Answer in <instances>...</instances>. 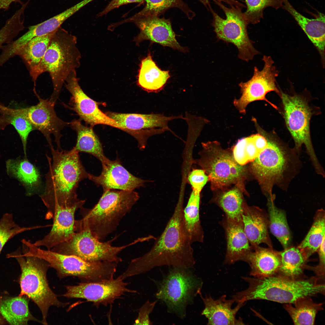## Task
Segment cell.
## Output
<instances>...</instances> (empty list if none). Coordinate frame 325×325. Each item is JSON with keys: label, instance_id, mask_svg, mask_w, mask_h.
I'll use <instances>...</instances> for the list:
<instances>
[{"label": "cell", "instance_id": "obj_25", "mask_svg": "<svg viewBox=\"0 0 325 325\" xmlns=\"http://www.w3.org/2000/svg\"><path fill=\"white\" fill-rule=\"evenodd\" d=\"M252 249L244 261L250 267V275L260 278L277 274L281 264L280 252L259 246Z\"/></svg>", "mask_w": 325, "mask_h": 325}, {"label": "cell", "instance_id": "obj_33", "mask_svg": "<svg viewBox=\"0 0 325 325\" xmlns=\"http://www.w3.org/2000/svg\"><path fill=\"white\" fill-rule=\"evenodd\" d=\"M145 5L138 12L127 18L117 22L119 26L131 23L138 18L147 16L159 17L166 11L172 8H177L183 12L190 20L195 16V13L183 0H145Z\"/></svg>", "mask_w": 325, "mask_h": 325}, {"label": "cell", "instance_id": "obj_7", "mask_svg": "<svg viewBox=\"0 0 325 325\" xmlns=\"http://www.w3.org/2000/svg\"><path fill=\"white\" fill-rule=\"evenodd\" d=\"M22 252L19 249L8 255L16 259L21 269V291L19 296H25L31 299L41 312L42 324L47 325V316L51 306L64 307L69 303L60 301L50 288L47 278L50 267L48 263L41 258L29 255L23 251Z\"/></svg>", "mask_w": 325, "mask_h": 325}, {"label": "cell", "instance_id": "obj_30", "mask_svg": "<svg viewBox=\"0 0 325 325\" xmlns=\"http://www.w3.org/2000/svg\"><path fill=\"white\" fill-rule=\"evenodd\" d=\"M170 77L169 71L159 69L152 59L151 54L141 62L137 76V83L149 92H155L162 89Z\"/></svg>", "mask_w": 325, "mask_h": 325}, {"label": "cell", "instance_id": "obj_48", "mask_svg": "<svg viewBox=\"0 0 325 325\" xmlns=\"http://www.w3.org/2000/svg\"><path fill=\"white\" fill-rule=\"evenodd\" d=\"M144 0H111L104 9L97 15V16L99 17L106 15L113 10L118 8L122 5L132 3L141 4L143 3Z\"/></svg>", "mask_w": 325, "mask_h": 325}, {"label": "cell", "instance_id": "obj_5", "mask_svg": "<svg viewBox=\"0 0 325 325\" xmlns=\"http://www.w3.org/2000/svg\"><path fill=\"white\" fill-rule=\"evenodd\" d=\"M133 190L108 189L103 193L98 203L91 209L80 208L81 219L76 221L79 230L89 229L92 235L102 241L114 231L119 222L139 199Z\"/></svg>", "mask_w": 325, "mask_h": 325}, {"label": "cell", "instance_id": "obj_21", "mask_svg": "<svg viewBox=\"0 0 325 325\" xmlns=\"http://www.w3.org/2000/svg\"><path fill=\"white\" fill-rule=\"evenodd\" d=\"M85 203V200H83L73 206L57 207L52 218L53 224L51 231L42 239L36 241L34 244L38 247H45L47 250H50L69 240L75 232V213Z\"/></svg>", "mask_w": 325, "mask_h": 325}, {"label": "cell", "instance_id": "obj_18", "mask_svg": "<svg viewBox=\"0 0 325 325\" xmlns=\"http://www.w3.org/2000/svg\"><path fill=\"white\" fill-rule=\"evenodd\" d=\"M76 71L72 72L66 79L65 85L71 96L69 107L75 111L80 120L94 127L98 124L109 125L121 130V126L113 119L99 108L96 102L87 96L79 83Z\"/></svg>", "mask_w": 325, "mask_h": 325}, {"label": "cell", "instance_id": "obj_47", "mask_svg": "<svg viewBox=\"0 0 325 325\" xmlns=\"http://www.w3.org/2000/svg\"><path fill=\"white\" fill-rule=\"evenodd\" d=\"M325 237L320 245L317 251L318 252L319 262L318 265L314 267L306 265L305 269L313 271L315 277L320 280L324 282L325 278Z\"/></svg>", "mask_w": 325, "mask_h": 325}, {"label": "cell", "instance_id": "obj_37", "mask_svg": "<svg viewBox=\"0 0 325 325\" xmlns=\"http://www.w3.org/2000/svg\"><path fill=\"white\" fill-rule=\"evenodd\" d=\"M280 252L281 264L277 274L296 280L307 277L304 271L308 259L297 247L290 246Z\"/></svg>", "mask_w": 325, "mask_h": 325}, {"label": "cell", "instance_id": "obj_2", "mask_svg": "<svg viewBox=\"0 0 325 325\" xmlns=\"http://www.w3.org/2000/svg\"><path fill=\"white\" fill-rule=\"evenodd\" d=\"M52 158L47 156L49 169L45 175L44 192L40 197L47 211L46 218H52L58 207L73 206L82 200L78 198L77 189L80 182L88 178L79 152L50 148Z\"/></svg>", "mask_w": 325, "mask_h": 325}, {"label": "cell", "instance_id": "obj_41", "mask_svg": "<svg viewBox=\"0 0 325 325\" xmlns=\"http://www.w3.org/2000/svg\"><path fill=\"white\" fill-rule=\"evenodd\" d=\"M0 112L8 117L9 124H12L21 138L25 157H27L26 146L28 136L34 128L27 119L16 109L6 107L0 105Z\"/></svg>", "mask_w": 325, "mask_h": 325}, {"label": "cell", "instance_id": "obj_34", "mask_svg": "<svg viewBox=\"0 0 325 325\" xmlns=\"http://www.w3.org/2000/svg\"><path fill=\"white\" fill-rule=\"evenodd\" d=\"M269 228L271 233L280 242L284 249L290 246L291 233L285 211L275 204V197L267 198Z\"/></svg>", "mask_w": 325, "mask_h": 325}, {"label": "cell", "instance_id": "obj_4", "mask_svg": "<svg viewBox=\"0 0 325 325\" xmlns=\"http://www.w3.org/2000/svg\"><path fill=\"white\" fill-rule=\"evenodd\" d=\"M248 283L245 289L237 292L235 302L264 300L281 303H292L303 297L325 294V283L316 277L293 280L276 274L265 277H243Z\"/></svg>", "mask_w": 325, "mask_h": 325}, {"label": "cell", "instance_id": "obj_43", "mask_svg": "<svg viewBox=\"0 0 325 325\" xmlns=\"http://www.w3.org/2000/svg\"><path fill=\"white\" fill-rule=\"evenodd\" d=\"M247 6L246 11L243 12L245 18L249 24L259 23L263 17L265 9L271 7L277 9L282 7L281 0H245Z\"/></svg>", "mask_w": 325, "mask_h": 325}, {"label": "cell", "instance_id": "obj_16", "mask_svg": "<svg viewBox=\"0 0 325 325\" xmlns=\"http://www.w3.org/2000/svg\"><path fill=\"white\" fill-rule=\"evenodd\" d=\"M128 284L119 275L110 280L81 282L76 286H67L66 292L63 296L68 298L84 299L92 302L96 307L107 306L125 293L137 292L128 288Z\"/></svg>", "mask_w": 325, "mask_h": 325}, {"label": "cell", "instance_id": "obj_26", "mask_svg": "<svg viewBox=\"0 0 325 325\" xmlns=\"http://www.w3.org/2000/svg\"><path fill=\"white\" fill-rule=\"evenodd\" d=\"M282 7L294 18L317 48L324 61L325 45V17L318 12L314 19L308 18L298 12L288 0H281Z\"/></svg>", "mask_w": 325, "mask_h": 325}, {"label": "cell", "instance_id": "obj_9", "mask_svg": "<svg viewBox=\"0 0 325 325\" xmlns=\"http://www.w3.org/2000/svg\"><path fill=\"white\" fill-rule=\"evenodd\" d=\"M202 147L199 158L193 162L208 176L212 190H225L234 184L245 192L247 170L236 161L232 150L224 149L217 141L202 142Z\"/></svg>", "mask_w": 325, "mask_h": 325}, {"label": "cell", "instance_id": "obj_14", "mask_svg": "<svg viewBox=\"0 0 325 325\" xmlns=\"http://www.w3.org/2000/svg\"><path fill=\"white\" fill-rule=\"evenodd\" d=\"M262 60L264 63L262 69L259 70L255 67L252 77L248 81L241 82L239 84L241 95L239 98L234 100L233 104L239 112L243 115L246 114L247 106L257 101H265L275 109H278L265 97L266 94L271 91H274L280 96V91L276 83L278 72L271 56L264 55Z\"/></svg>", "mask_w": 325, "mask_h": 325}, {"label": "cell", "instance_id": "obj_40", "mask_svg": "<svg viewBox=\"0 0 325 325\" xmlns=\"http://www.w3.org/2000/svg\"><path fill=\"white\" fill-rule=\"evenodd\" d=\"M93 0H83L50 19L29 26L26 35L29 39H31L35 37L46 35L54 31L70 17Z\"/></svg>", "mask_w": 325, "mask_h": 325}, {"label": "cell", "instance_id": "obj_44", "mask_svg": "<svg viewBox=\"0 0 325 325\" xmlns=\"http://www.w3.org/2000/svg\"><path fill=\"white\" fill-rule=\"evenodd\" d=\"M42 227H21L14 221L12 214L5 213L0 219V253L6 243L15 235L27 231Z\"/></svg>", "mask_w": 325, "mask_h": 325}, {"label": "cell", "instance_id": "obj_29", "mask_svg": "<svg viewBox=\"0 0 325 325\" xmlns=\"http://www.w3.org/2000/svg\"><path fill=\"white\" fill-rule=\"evenodd\" d=\"M200 193L192 190L183 209L182 224L184 231L192 244L203 241L204 232L200 218Z\"/></svg>", "mask_w": 325, "mask_h": 325}, {"label": "cell", "instance_id": "obj_11", "mask_svg": "<svg viewBox=\"0 0 325 325\" xmlns=\"http://www.w3.org/2000/svg\"><path fill=\"white\" fill-rule=\"evenodd\" d=\"M284 118L287 128L294 140L295 150L299 154L302 146L305 145L316 172L323 169L314 150L310 135V123L312 113L307 101L303 97L290 95L280 91Z\"/></svg>", "mask_w": 325, "mask_h": 325}, {"label": "cell", "instance_id": "obj_17", "mask_svg": "<svg viewBox=\"0 0 325 325\" xmlns=\"http://www.w3.org/2000/svg\"><path fill=\"white\" fill-rule=\"evenodd\" d=\"M35 93L39 100L36 105L16 109L26 117L35 130L42 134L50 148L53 147L51 136L53 135L57 149L61 150L60 140L62 136L61 131L65 127L69 125V122H64L57 116L54 109L55 104L49 99H43L36 92Z\"/></svg>", "mask_w": 325, "mask_h": 325}, {"label": "cell", "instance_id": "obj_20", "mask_svg": "<svg viewBox=\"0 0 325 325\" xmlns=\"http://www.w3.org/2000/svg\"><path fill=\"white\" fill-rule=\"evenodd\" d=\"M101 174L96 176L88 173V178L97 185L101 186L103 190L115 189L133 190L142 187L147 181L134 176L122 165L118 158L109 160L102 165Z\"/></svg>", "mask_w": 325, "mask_h": 325}, {"label": "cell", "instance_id": "obj_35", "mask_svg": "<svg viewBox=\"0 0 325 325\" xmlns=\"http://www.w3.org/2000/svg\"><path fill=\"white\" fill-rule=\"evenodd\" d=\"M284 308L295 325H314L318 312L323 309V303H316L311 297L298 299L292 303L285 304Z\"/></svg>", "mask_w": 325, "mask_h": 325}, {"label": "cell", "instance_id": "obj_23", "mask_svg": "<svg viewBox=\"0 0 325 325\" xmlns=\"http://www.w3.org/2000/svg\"><path fill=\"white\" fill-rule=\"evenodd\" d=\"M242 219L244 232L252 248L262 243L273 248L268 232V215L265 211L255 206H249L245 203Z\"/></svg>", "mask_w": 325, "mask_h": 325}, {"label": "cell", "instance_id": "obj_39", "mask_svg": "<svg viewBox=\"0 0 325 325\" xmlns=\"http://www.w3.org/2000/svg\"><path fill=\"white\" fill-rule=\"evenodd\" d=\"M325 212L321 209L316 212L313 224L308 234L297 246L308 260L317 251L325 237Z\"/></svg>", "mask_w": 325, "mask_h": 325}, {"label": "cell", "instance_id": "obj_31", "mask_svg": "<svg viewBox=\"0 0 325 325\" xmlns=\"http://www.w3.org/2000/svg\"><path fill=\"white\" fill-rule=\"evenodd\" d=\"M24 296H18L1 301L0 313L11 325H27L29 321L42 323V320L34 317L30 312L27 297Z\"/></svg>", "mask_w": 325, "mask_h": 325}, {"label": "cell", "instance_id": "obj_22", "mask_svg": "<svg viewBox=\"0 0 325 325\" xmlns=\"http://www.w3.org/2000/svg\"><path fill=\"white\" fill-rule=\"evenodd\" d=\"M203 302L204 308L201 314L208 320L207 325H236L243 324L241 319H237L236 316L245 302L237 303L234 308L232 307L235 302L232 299H228L225 295L215 299L210 296L203 297L200 292L199 294Z\"/></svg>", "mask_w": 325, "mask_h": 325}, {"label": "cell", "instance_id": "obj_15", "mask_svg": "<svg viewBox=\"0 0 325 325\" xmlns=\"http://www.w3.org/2000/svg\"><path fill=\"white\" fill-rule=\"evenodd\" d=\"M106 114L114 120L122 130L129 133L136 138L139 149L144 150L150 137L159 133L157 128H162L175 134L169 128V122L177 119H184L182 115L166 116L158 113L141 114L121 113L108 112Z\"/></svg>", "mask_w": 325, "mask_h": 325}, {"label": "cell", "instance_id": "obj_19", "mask_svg": "<svg viewBox=\"0 0 325 325\" xmlns=\"http://www.w3.org/2000/svg\"><path fill=\"white\" fill-rule=\"evenodd\" d=\"M131 23H134L140 30L139 33L134 40L137 45L144 40H149L182 52L187 51L176 40L170 19L147 16L138 18Z\"/></svg>", "mask_w": 325, "mask_h": 325}, {"label": "cell", "instance_id": "obj_1", "mask_svg": "<svg viewBox=\"0 0 325 325\" xmlns=\"http://www.w3.org/2000/svg\"><path fill=\"white\" fill-rule=\"evenodd\" d=\"M183 208L178 204L162 234L147 253L131 260L121 274L123 279L164 266L193 268L196 263L192 244L183 230Z\"/></svg>", "mask_w": 325, "mask_h": 325}, {"label": "cell", "instance_id": "obj_27", "mask_svg": "<svg viewBox=\"0 0 325 325\" xmlns=\"http://www.w3.org/2000/svg\"><path fill=\"white\" fill-rule=\"evenodd\" d=\"M7 174L16 179L25 188L26 194H34L40 186V176L38 169L27 157L7 160L5 162Z\"/></svg>", "mask_w": 325, "mask_h": 325}, {"label": "cell", "instance_id": "obj_24", "mask_svg": "<svg viewBox=\"0 0 325 325\" xmlns=\"http://www.w3.org/2000/svg\"><path fill=\"white\" fill-rule=\"evenodd\" d=\"M221 224L227 242L224 263L230 265L239 260L244 261L252 249L244 232L242 220H234L225 217Z\"/></svg>", "mask_w": 325, "mask_h": 325}, {"label": "cell", "instance_id": "obj_46", "mask_svg": "<svg viewBox=\"0 0 325 325\" xmlns=\"http://www.w3.org/2000/svg\"><path fill=\"white\" fill-rule=\"evenodd\" d=\"M157 301L150 302L147 301L139 308L138 314L134 324L152 325L153 323L150 318V314L153 311Z\"/></svg>", "mask_w": 325, "mask_h": 325}, {"label": "cell", "instance_id": "obj_45", "mask_svg": "<svg viewBox=\"0 0 325 325\" xmlns=\"http://www.w3.org/2000/svg\"><path fill=\"white\" fill-rule=\"evenodd\" d=\"M188 180L192 190L200 193L209 178L202 169H194L189 174Z\"/></svg>", "mask_w": 325, "mask_h": 325}, {"label": "cell", "instance_id": "obj_12", "mask_svg": "<svg viewBox=\"0 0 325 325\" xmlns=\"http://www.w3.org/2000/svg\"><path fill=\"white\" fill-rule=\"evenodd\" d=\"M103 242L95 237L89 229L83 228L75 233L68 240L60 244L50 250L62 254L78 256L89 262H121L118 254L127 247L142 242L140 237L125 245L114 246L111 245L115 239Z\"/></svg>", "mask_w": 325, "mask_h": 325}, {"label": "cell", "instance_id": "obj_28", "mask_svg": "<svg viewBox=\"0 0 325 325\" xmlns=\"http://www.w3.org/2000/svg\"><path fill=\"white\" fill-rule=\"evenodd\" d=\"M80 119H74L69 125L77 133V141L73 148L76 151L90 154L98 159L103 164L109 159L105 155L102 144L93 130V127L83 125Z\"/></svg>", "mask_w": 325, "mask_h": 325}, {"label": "cell", "instance_id": "obj_50", "mask_svg": "<svg viewBox=\"0 0 325 325\" xmlns=\"http://www.w3.org/2000/svg\"><path fill=\"white\" fill-rule=\"evenodd\" d=\"M13 2L18 3L21 5L23 4L21 0H0V10H8Z\"/></svg>", "mask_w": 325, "mask_h": 325}, {"label": "cell", "instance_id": "obj_49", "mask_svg": "<svg viewBox=\"0 0 325 325\" xmlns=\"http://www.w3.org/2000/svg\"><path fill=\"white\" fill-rule=\"evenodd\" d=\"M207 9L209 11L211 6L209 0H199ZM218 2H224L230 5V6L239 7L241 5V3L235 0H216Z\"/></svg>", "mask_w": 325, "mask_h": 325}, {"label": "cell", "instance_id": "obj_13", "mask_svg": "<svg viewBox=\"0 0 325 325\" xmlns=\"http://www.w3.org/2000/svg\"><path fill=\"white\" fill-rule=\"evenodd\" d=\"M212 0L222 10L226 17L225 19L222 18L212 7L209 10L213 18L212 25L217 38L235 45L238 49V57L240 59L247 62L252 60L259 52L249 38L247 31L249 24L242 11V8L235 6L228 8L222 2Z\"/></svg>", "mask_w": 325, "mask_h": 325}, {"label": "cell", "instance_id": "obj_8", "mask_svg": "<svg viewBox=\"0 0 325 325\" xmlns=\"http://www.w3.org/2000/svg\"><path fill=\"white\" fill-rule=\"evenodd\" d=\"M26 254L41 258L54 269L60 279L68 276L78 278L82 282H97L114 278L118 263L109 262H89L75 255L44 250L24 239Z\"/></svg>", "mask_w": 325, "mask_h": 325}, {"label": "cell", "instance_id": "obj_3", "mask_svg": "<svg viewBox=\"0 0 325 325\" xmlns=\"http://www.w3.org/2000/svg\"><path fill=\"white\" fill-rule=\"evenodd\" d=\"M268 143L250 165V170L266 197L275 195L273 189L277 186L286 190L301 167L299 154L268 136L262 129Z\"/></svg>", "mask_w": 325, "mask_h": 325}, {"label": "cell", "instance_id": "obj_38", "mask_svg": "<svg viewBox=\"0 0 325 325\" xmlns=\"http://www.w3.org/2000/svg\"><path fill=\"white\" fill-rule=\"evenodd\" d=\"M243 192L241 189L235 186L230 190L224 191L214 199V202L225 213L226 218L236 221L242 220V214L245 203Z\"/></svg>", "mask_w": 325, "mask_h": 325}, {"label": "cell", "instance_id": "obj_51", "mask_svg": "<svg viewBox=\"0 0 325 325\" xmlns=\"http://www.w3.org/2000/svg\"><path fill=\"white\" fill-rule=\"evenodd\" d=\"M9 124L8 117L3 115L2 117H0V130L3 129L5 126Z\"/></svg>", "mask_w": 325, "mask_h": 325}, {"label": "cell", "instance_id": "obj_32", "mask_svg": "<svg viewBox=\"0 0 325 325\" xmlns=\"http://www.w3.org/2000/svg\"><path fill=\"white\" fill-rule=\"evenodd\" d=\"M257 129L258 133L239 140L232 150L234 159L241 165L254 161L267 144L265 135Z\"/></svg>", "mask_w": 325, "mask_h": 325}, {"label": "cell", "instance_id": "obj_10", "mask_svg": "<svg viewBox=\"0 0 325 325\" xmlns=\"http://www.w3.org/2000/svg\"><path fill=\"white\" fill-rule=\"evenodd\" d=\"M171 267L161 280L154 281L157 289L155 296L165 304L168 313L183 319L188 306L201 292L203 283L193 268Z\"/></svg>", "mask_w": 325, "mask_h": 325}, {"label": "cell", "instance_id": "obj_36", "mask_svg": "<svg viewBox=\"0 0 325 325\" xmlns=\"http://www.w3.org/2000/svg\"><path fill=\"white\" fill-rule=\"evenodd\" d=\"M55 30L46 35L34 37L17 52V55L22 59L30 74L42 59Z\"/></svg>", "mask_w": 325, "mask_h": 325}, {"label": "cell", "instance_id": "obj_52", "mask_svg": "<svg viewBox=\"0 0 325 325\" xmlns=\"http://www.w3.org/2000/svg\"><path fill=\"white\" fill-rule=\"evenodd\" d=\"M2 323V320H1V319H0V324H1Z\"/></svg>", "mask_w": 325, "mask_h": 325}, {"label": "cell", "instance_id": "obj_42", "mask_svg": "<svg viewBox=\"0 0 325 325\" xmlns=\"http://www.w3.org/2000/svg\"><path fill=\"white\" fill-rule=\"evenodd\" d=\"M27 5L26 3L22 5L21 7L7 20L4 26L0 29V48L5 43L7 44L12 41L24 29L23 17Z\"/></svg>", "mask_w": 325, "mask_h": 325}, {"label": "cell", "instance_id": "obj_6", "mask_svg": "<svg viewBox=\"0 0 325 325\" xmlns=\"http://www.w3.org/2000/svg\"><path fill=\"white\" fill-rule=\"evenodd\" d=\"M81 54L77 47V38L61 27L56 29L40 63L30 75L34 82L38 77L48 72L53 85L49 99L55 104L66 79L80 65Z\"/></svg>", "mask_w": 325, "mask_h": 325}]
</instances>
